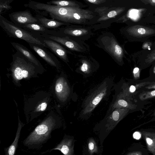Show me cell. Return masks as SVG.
<instances>
[{
  "label": "cell",
  "mask_w": 155,
  "mask_h": 155,
  "mask_svg": "<svg viewBox=\"0 0 155 155\" xmlns=\"http://www.w3.org/2000/svg\"><path fill=\"white\" fill-rule=\"evenodd\" d=\"M25 6L43 16L45 15L46 13V15L48 13L52 19L59 21L74 11L76 8V7H61L32 1L25 4Z\"/></svg>",
  "instance_id": "obj_4"
},
{
  "label": "cell",
  "mask_w": 155,
  "mask_h": 155,
  "mask_svg": "<svg viewBox=\"0 0 155 155\" xmlns=\"http://www.w3.org/2000/svg\"><path fill=\"white\" fill-rule=\"evenodd\" d=\"M23 126L22 124L19 122L14 141L9 147L4 148L5 155H15L20 137L21 130Z\"/></svg>",
  "instance_id": "obj_16"
},
{
  "label": "cell",
  "mask_w": 155,
  "mask_h": 155,
  "mask_svg": "<svg viewBox=\"0 0 155 155\" xmlns=\"http://www.w3.org/2000/svg\"><path fill=\"white\" fill-rule=\"evenodd\" d=\"M127 155H143L140 151H134L127 153Z\"/></svg>",
  "instance_id": "obj_34"
},
{
  "label": "cell",
  "mask_w": 155,
  "mask_h": 155,
  "mask_svg": "<svg viewBox=\"0 0 155 155\" xmlns=\"http://www.w3.org/2000/svg\"><path fill=\"white\" fill-rule=\"evenodd\" d=\"M127 31L131 36L142 38L155 34V30L150 28L140 25H136L128 28Z\"/></svg>",
  "instance_id": "obj_11"
},
{
  "label": "cell",
  "mask_w": 155,
  "mask_h": 155,
  "mask_svg": "<svg viewBox=\"0 0 155 155\" xmlns=\"http://www.w3.org/2000/svg\"><path fill=\"white\" fill-rule=\"evenodd\" d=\"M47 104L46 102H43L40 104L37 108V111H44L47 107Z\"/></svg>",
  "instance_id": "obj_29"
},
{
  "label": "cell",
  "mask_w": 155,
  "mask_h": 155,
  "mask_svg": "<svg viewBox=\"0 0 155 155\" xmlns=\"http://www.w3.org/2000/svg\"><path fill=\"white\" fill-rule=\"evenodd\" d=\"M11 44L17 51L20 52L31 63L37 66L41 65L39 61L25 46L17 42H11Z\"/></svg>",
  "instance_id": "obj_12"
},
{
  "label": "cell",
  "mask_w": 155,
  "mask_h": 155,
  "mask_svg": "<svg viewBox=\"0 0 155 155\" xmlns=\"http://www.w3.org/2000/svg\"><path fill=\"white\" fill-rule=\"evenodd\" d=\"M86 1L96 5H99L106 2L105 0H87Z\"/></svg>",
  "instance_id": "obj_33"
},
{
  "label": "cell",
  "mask_w": 155,
  "mask_h": 155,
  "mask_svg": "<svg viewBox=\"0 0 155 155\" xmlns=\"http://www.w3.org/2000/svg\"><path fill=\"white\" fill-rule=\"evenodd\" d=\"M141 133L148 150L153 155H155V133L143 131Z\"/></svg>",
  "instance_id": "obj_17"
},
{
  "label": "cell",
  "mask_w": 155,
  "mask_h": 155,
  "mask_svg": "<svg viewBox=\"0 0 155 155\" xmlns=\"http://www.w3.org/2000/svg\"><path fill=\"white\" fill-rule=\"evenodd\" d=\"M28 44L30 47L47 63L51 66L57 67L58 60L55 56L47 50L44 47L36 44Z\"/></svg>",
  "instance_id": "obj_8"
},
{
  "label": "cell",
  "mask_w": 155,
  "mask_h": 155,
  "mask_svg": "<svg viewBox=\"0 0 155 155\" xmlns=\"http://www.w3.org/2000/svg\"><path fill=\"white\" fill-rule=\"evenodd\" d=\"M153 72L155 74V66L153 69Z\"/></svg>",
  "instance_id": "obj_36"
},
{
  "label": "cell",
  "mask_w": 155,
  "mask_h": 155,
  "mask_svg": "<svg viewBox=\"0 0 155 155\" xmlns=\"http://www.w3.org/2000/svg\"><path fill=\"white\" fill-rule=\"evenodd\" d=\"M125 10L124 8H119L116 10H112L109 12L107 14L98 19V21L106 20L115 17L117 15L122 13Z\"/></svg>",
  "instance_id": "obj_22"
},
{
  "label": "cell",
  "mask_w": 155,
  "mask_h": 155,
  "mask_svg": "<svg viewBox=\"0 0 155 155\" xmlns=\"http://www.w3.org/2000/svg\"><path fill=\"white\" fill-rule=\"evenodd\" d=\"M47 48H49L57 56L63 61H68L66 50L59 43L50 39L42 40Z\"/></svg>",
  "instance_id": "obj_10"
},
{
  "label": "cell",
  "mask_w": 155,
  "mask_h": 155,
  "mask_svg": "<svg viewBox=\"0 0 155 155\" xmlns=\"http://www.w3.org/2000/svg\"><path fill=\"white\" fill-rule=\"evenodd\" d=\"M155 61V49L151 51L146 57L145 61L148 64L151 63Z\"/></svg>",
  "instance_id": "obj_28"
},
{
  "label": "cell",
  "mask_w": 155,
  "mask_h": 155,
  "mask_svg": "<svg viewBox=\"0 0 155 155\" xmlns=\"http://www.w3.org/2000/svg\"><path fill=\"white\" fill-rule=\"evenodd\" d=\"M90 68V66L88 63L86 61H83L80 67L81 71L84 73L87 74L89 73Z\"/></svg>",
  "instance_id": "obj_27"
},
{
  "label": "cell",
  "mask_w": 155,
  "mask_h": 155,
  "mask_svg": "<svg viewBox=\"0 0 155 155\" xmlns=\"http://www.w3.org/2000/svg\"><path fill=\"white\" fill-rule=\"evenodd\" d=\"M66 84L67 83L64 84L63 81H61V80L57 81L55 86V90L56 93L60 94L64 92L65 90L66 87H67V86L65 87Z\"/></svg>",
  "instance_id": "obj_26"
},
{
  "label": "cell",
  "mask_w": 155,
  "mask_h": 155,
  "mask_svg": "<svg viewBox=\"0 0 155 155\" xmlns=\"http://www.w3.org/2000/svg\"><path fill=\"white\" fill-rule=\"evenodd\" d=\"M35 17L38 20V23L46 28H57L65 25L63 22L53 19H49L39 14L36 15Z\"/></svg>",
  "instance_id": "obj_15"
},
{
  "label": "cell",
  "mask_w": 155,
  "mask_h": 155,
  "mask_svg": "<svg viewBox=\"0 0 155 155\" xmlns=\"http://www.w3.org/2000/svg\"><path fill=\"white\" fill-rule=\"evenodd\" d=\"M25 30L33 31L38 32H48L49 31L42 25L37 23H30L26 24L21 28Z\"/></svg>",
  "instance_id": "obj_18"
},
{
  "label": "cell",
  "mask_w": 155,
  "mask_h": 155,
  "mask_svg": "<svg viewBox=\"0 0 155 155\" xmlns=\"http://www.w3.org/2000/svg\"><path fill=\"white\" fill-rule=\"evenodd\" d=\"M136 106L130 101L128 96L124 95L121 92L117 95L115 94L111 106L106 116L108 115L114 110L117 108H126L129 110L135 108Z\"/></svg>",
  "instance_id": "obj_7"
},
{
  "label": "cell",
  "mask_w": 155,
  "mask_h": 155,
  "mask_svg": "<svg viewBox=\"0 0 155 155\" xmlns=\"http://www.w3.org/2000/svg\"><path fill=\"white\" fill-rule=\"evenodd\" d=\"M88 149L89 153L91 155L98 152V148L96 143L94 140L90 138L88 144Z\"/></svg>",
  "instance_id": "obj_23"
},
{
  "label": "cell",
  "mask_w": 155,
  "mask_h": 155,
  "mask_svg": "<svg viewBox=\"0 0 155 155\" xmlns=\"http://www.w3.org/2000/svg\"><path fill=\"white\" fill-rule=\"evenodd\" d=\"M113 84L112 80L107 78L93 88L83 100L80 117L84 118L90 116L101 101L107 98L110 94Z\"/></svg>",
  "instance_id": "obj_1"
},
{
  "label": "cell",
  "mask_w": 155,
  "mask_h": 155,
  "mask_svg": "<svg viewBox=\"0 0 155 155\" xmlns=\"http://www.w3.org/2000/svg\"><path fill=\"white\" fill-rule=\"evenodd\" d=\"M9 16L12 22L20 28L27 24H39L37 18L29 10L14 12L9 14Z\"/></svg>",
  "instance_id": "obj_5"
},
{
  "label": "cell",
  "mask_w": 155,
  "mask_h": 155,
  "mask_svg": "<svg viewBox=\"0 0 155 155\" xmlns=\"http://www.w3.org/2000/svg\"><path fill=\"white\" fill-rule=\"evenodd\" d=\"M154 115L155 116V111L154 113Z\"/></svg>",
  "instance_id": "obj_37"
},
{
  "label": "cell",
  "mask_w": 155,
  "mask_h": 155,
  "mask_svg": "<svg viewBox=\"0 0 155 155\" xmlns=\"http://www.w3.org/2000/svg\"><path fill=\"white\" fill-rule=\"evenodd\" d=\"M13 0H1L0 1V13H1L3 11L8 10L12 8L10 4Z\"/></svg>",
  "instance_id": "obj_25"
},
{
  "label": "cell",
  "mask_w": 155,
  "mask_h": 155,
  "mask_svg": "<svg viewBox=\"0 0 155 155\" xmlns=\"http://www.w3.org/2000/svg\"><path fill=\"white\" fill-rule=\"evenodd\" d=\"M0 26L9 37L23 40L29 44H35L47 48L42 40L28 31L18 27L0 15Z\"/></svg>",
  "instance_id": "obj_3"
},
{
  "label": "cell",
  "mask_w": 155,
  "mask_h": 155,
  "mask_svg": "<svg viewBox=\"0 0 155 155\" xmlns=\"http://www.w3.org/2000/svg\"><path fill=\"white\" fill-rule=\"evenodd\" d=\"M55 150L60 151L64 155H73L74 151L73 140L64 136L61 141L54 148L42 152L41 154L50 153Z\"/></svg>",
  "instance_id": "obj_9"
},
{
  "label": "cell",
  "mask_w": 155,
  "mask_h": 155,
  "mask_svg": "<svg viewBox=\"0 0 155 155\" xmlns=\"http://www.w3.org/2000/svg\"><path fill=\"white\" fill-rule=\"evenodd\" d=\"M155 97V90L150 91H143L139 95L140 99L142 101Z\"/></svg>",
  "instance_id": "obj_24"
},
{
  "label": "cell",
  "mask_w": 155,
  "mask_h": 155,
  "mask_svg": "<svg viewBox=\"0 0 155 155\" xmlns=\"http://www.w3.org/2000/svg\"><path fill=\"white\" fill-rule=\"evenodd\" d=\"M47 4L61 7H75L76 5L78 6L74 2L69 1L53 0L47 2Z\"/></svg>",
  "instance_id": "obj_21"
},
{
  "label": "cell",
  "mask_w": 155,
  "mask_h": 155,
  "mask_svg": "<svg viewBox=\"0 0 155 155\" xmlns=\"http://www.w3.org/2000/svg\"><path fill=\"white\" fill-rule=\"evenodd\" d=\"M49 39L60 44L74 51H80L81 47L76 42L68 37H61L52 35H48Z\"/></svg>",
  "instance_id": "obj_13"
},
{
  "label": "cell",
  "mask_w": 155,
  "mask_h": 155,
  "mask_svg": "<svg viewBox=\"0 0 155 155\" xmlns=\"http://www.w3.org/2000/svg\"><path fill=\"white\" fill-rule=\"evenodd\" d=\"M152 43L149 41H146L143 43L142 45V48L144 49L150 48L152 46Z\"/></svg>",
  "instance_id": "obj_32"
},
{
  "label": "cell",
  "mask_w": 155,
  "mask_h": 155,
  "mask_svg": "<svg viewBox=\"0 0 155 155\" xmlns=\"http://www.w3.org/2000/svg\"><path fill=\"white\" fill-rule=\"evenodd\" d=\"M63 32L66 34L71 36H80L87 34L88 33V31L85 29L69 28L64 29Z\"/></svg>",
  "instance_id": "obj_19"
},
{
  "label": "cell",
  "mask_w": 155,
  "mask_h": 155,
  "mask_svg": "<svg viewBox=\"0 0 155 155\" xmlns=\"http://www.w3.org/2000/svg\"><path fill=\"white\" fill-rule=\"evenodd\" d=\"M91 13L89 11L77 7L74 11L61 18L59 21L66 22L81 23L93 18V16L90 14Z\"/></svg>",
  "instance_id": "obj_6"
},
{
  "label": "cell",
  "mask_w": 155,
  "mask_h": 155,
  "mask_svg": "<svg viewBox=\"0 0 155 155\" xmlns=\"http://www.w3.org/2000/svg\"><path fill=\"white\" fill-rule=\"evenodd\" d=\"M145 5L150 4L153 6H155V0H141Z\"/></svg>",
  "instance_id": "obj_31"
},
{
  "label": "cell",
  "mask_w": 155,
  "mask_h": 155,
  "mask_svg": "<svg viewBox=\"0 0 155 155\" xmlns=\"http://www.w3.org/2000/svg\"><path fill=\"white\" fill-rule=\"evenodd\" d=\"M140 71L137 67H135L133 70V73L134 77L135 79H138L140 77Z\"/></svg>",
  "instance_id": "obj_30"
},
{
  "label": "cell",
  "mask_w": 155,
  "mask_h": 155,
  "mask_svg": "<svg viewBox=\"0 0 155 155\" xmlns=\"http://www.w3.org/2000/svg\"><path fill=\"white\" fill-rule=\"evenodd\" d=\"M54 120L48 119L38 125L23 140L24 145L30 149L39 150L51 138L52 131L58 127Z\"/></svg>",
  "instance_id": "obj_2"
},
{
  "label": "cell",
  "mask_w": 155,
  "mask_h": 155,
  "mask_svg": "<svg viewBox=\"0 0 155 155\" xmlns=\"http://www.w3.org/2000/svg\"><path fill=\"white\" fill-rule=\"evenodd\" d=\"M150 83V82H144L134 85H132L128 88L123 89V92H121L125 95L128 96L129 94L133 93L139 88L145 85H149Z\"/></svg>",
  "instance_id": "obj_20"
},
{
  "label": "cell",
  "mask_w": 155,
  "mask_h": 155,
  "mask_svg": "<svg viewBox=\"0 0 155 155\" xmlns=\"http://www.w3.org/2000/svg\"><path fill=\"white\" fill-rule=\"evenodd\" d=\"M146 88L148 89H155V81L151 82L146 87Z\"/></svg>",
  "instance_id": "obj_35"
},
{
  "label": "cell",
  "mask_w": 155,
  "mask_h": 155,
  "mask_svg": "<svg viewBox=\"0 0 155 155\" xmlns=\"http://www.w3.org/2000/svg\"><path fill=\"white\" fill-rule=\"evenodd\" d=\"M105 48L118 61L122 60L123 55V49L114 39H111L110 44L106 46Z\"/></svg>",
  "instance_id": "obj_14"
}]
</instances>
